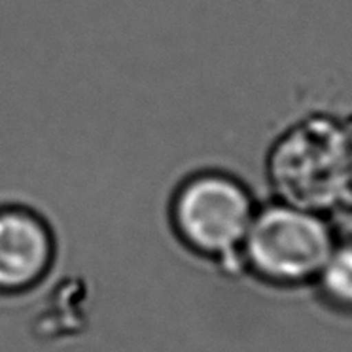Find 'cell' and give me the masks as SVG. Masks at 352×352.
<instances>
[{
	"instance_id": "7a4b0ae2",
	"label": "cell",
	"mask_w": 352,
	"mask_h": 352,
	"mask_svg": "<svg viewBox=\"0 0 352 352\" xmlns=\"http://www.w3.org/2000/svg\"><path fill=\"white\" fill-rule=\"evenodd\" d=\"M336 245L322 212L276 201L258 208L243 252L260 275L299 283L320 275Z\"/></svg>"
},
{
	"instance_id": "5b68a950",
	"label": "cell",
	"mask_w": 352,
	"mask_h": 352,
	"mask_svg": "<svg viewBox=\"0 0 352 352\" xmlns=\"http://www.w3.org/2000/svg\"><path fill=\"white\" fill-rule=\"evenodd\" d=\"M318 276L329 298L352 305V243L336 245Z\"/></svg>"
},
{
	"instance_id": "3957f363",
	"label": "cell",
	"mask_w": 352,
	"mask_h": 352,
	"mask_svg": "<svg viewBox=\"0 0 352 352\" xmlns=\"http://www.w3.org/2000/svg\"><path fill=\"white\" fill-rule=\"evenodd\" d=\"M256 212L250 190L223 173L193 178L176 201V222L186 241L201 252L222 258L243 250Z\"/></svg>"
},
{
	"instance_id": "277c9868",
	"label": "cell",
	"mask_w": 352,
	"mask_h": 352,
	"mask_svg": "<svg viewBox=\"0 0 352 352\" xmlns=\"http://www.w3.org/2000/svg\"><path fill=\"white\" fill-rule=\"evenodd\" d=\"M52 241L44 226L23 212L0 214V288L21 290L50 265Z\"/></svg>"
},
{
	"instance_id": "6da1fadb",
	"label": "cell",
	"mask_w": 352,
	"mask_h": 352,
	"mask_svg": "<svg viewBox=\"0 0 352 352\" xmlns=\"http://www.w3.org/2000/svg\"><path fill=\"white\" fill-rule=\"evenodd\" d=\"M344 127L329 116H311L278 137L267 157L269 182L283 203L324 212L341 205Z\"/></svg>"
}]
</instances>
